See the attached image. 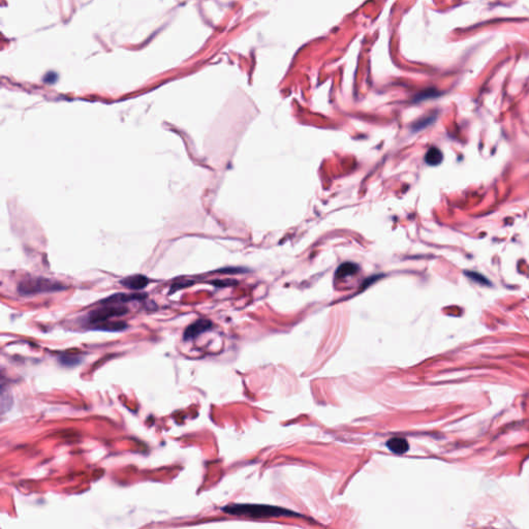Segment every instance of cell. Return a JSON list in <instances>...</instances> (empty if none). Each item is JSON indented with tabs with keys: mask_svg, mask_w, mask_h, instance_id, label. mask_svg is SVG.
I'll return each mask as SVG.
<instances>
[{
	"mask_svg": "<svg viewBox=\"0 0 529 529\" xmlns=\"http://www.w3.org/2000/svg\"><path fill=\"white\" fill-rule=\"evenodd\" d=\"M225 513L237 516H248L253 518H271V517H294L300 515L293 510L282 507L265 506V505H230L222 507Z\"/></svg>",
	"mask_w": 529,
	"mask_h": 529,
	"instance_id": "obj_1",
	"label": "cell"
},
{
	"mask_svg": "<svg viewBox=\"0 0 529 529\" xmlns=\"http://www.w3.org/2000/svg\"><path fill=\"white\" fill-rule=\"evenodd\" d=\"M67 290L63 283L46 277H28L18 285V293L21 296L56 293Z\"/></svg>",
	"mask_w": 529,
	"mask_h": 529,
	"instance_id": "obj_2",
	"label": "cell"
},
{
	"mask_svg": "<svg viewBox=\"0 0 529 529\" xmlns=\"http://www.w3.org/2000/svg\"><path fill=\"white\" fill-rule=\"evenodd\" d=\"M128 312V308L119 304H106L103 307L96 308L89 312L87 322L91 324H98L108 322L113 318H118L125 315Z\"/></svg>",
	"mask_w": 529,
	"mask_h": 529,
	"instance_id": "obj_3",
	"label": "cell"
},
{
	"mask_svg": "<svg viewBox=\"0 0 529 529\" xmlns=\"http://www.w3.org/2000/svg\"><path fill=\"white\" fill-rule=\"evenodd\" d=\"M213 324L211 321L207 319H200L194 322H192L191 324H189V326L185 329L184 334H183V339L184 341L196 339L198 336L201 335V334L210 330Z\"/></svg>",
	"mask_w": 529,
	"mask_h": 529,
	"instance_id": "obj_4",
	"label": "cell"
},
{
	"mask_svg": "<svg viewBox=\"0 0 529 529\" xmlns=\"http://www.w3.org/2000/svg\"><path fill=\"white\" fill-rule=\"evenodd\" d=\"M147 298L146 294H125V293H118L114 294L112 296L108 297V298L101 300L100 304H123L128 302L134 301H142Z\"/></svg>",
	"mask_w": 529,
	"mask_h": 529,
	"instance_id": "obj_5",
	"label": "cell"
},
{
	"mask_svg": "<svg viewBox=\"0 0 529 529\" xmlns=\"http://www.w3.org/2000/svg\"><path fill=\"white\" fill-rule=\"evenodd\" d=\"M120 283H121L123 286L127 287V289L129 290L140 291V290L145 289V287L148 285V283H149V279H148L145 275L135 274V275H131V276L123 278V279L120 280Z\"/></svg>",
	"mask_w": 529,
	"mask_h": 529,
	"instance_id": "obj_6",
	"label": "cell"
},
{
	"mask_svg": "<svg viewBox=\"0 0 529 529\" xmlns=\"http://www.w3.org/2000/svg\"><path fill=\"white\" fill-rule=\"evenodd\" d=\"M387 447L391 452L398 455H401L408 451V449H410V444H408L405 438L394 437L387 441Z\"/></svg>",
	"mask_w": 529,
	"mask_h": 529,
	"instance_id": "obj_7",
	"label": "cell"
},
{
	"mask_svg": "<svg viewBox=\"0 0 529 529\" xmlns=\"http://www.w3.org/2000/svg\"><path fill=\"white\" fill-rule=\"evenodd\" d=\"M359 269H360L359 266L355 263H350V262L343 263L338 267L335 276L336 278H345L347 276H352L358 273Z\"/></svg>",
	"mask_w": 529,
	"mask_h": 529,
	"instance_id": "obj_8",
	"label": "cell"
},
{
	"mask_svg": "<svg viewBox=\"0 0 529 529\" xmlns=\"http://www.w3.org/2000/svg\"><path fill=\"white\" fill-rule=\"evenodd\" d=\"M127 323L124 322H105L96 324L93 328L94 330L99 331H109V332H120L127 328Z\"/></svg>",
	"mask_w": 529,
	"mask_h": 529,
	"instance_id": "obj_9",
	"label": "cell"
},
{
	"mask_svg": "<svg viewBox=\"0 0 529 529\" xmlns=\"http://www.w3.org/2000/svg\"><path fill=\"white\" fill-rule=\"evenodd\" d=\"M442 160H443V154L438 149V148H436V147H431L430 149L427 151V153L425 155L426 163L431 165V166H435V165L440 164Z\"/></svg>",
	"mask_w": 529,
	"mask_h": 529,
	"instance_id": "obj_10",
	"label": "cell"
},
{
	"mask_svg": "<svg viewBox=\"0 0 529 529\" xmlns=\"http://www.w3.org/2000/svg\"><path fill=\"white\" fill-rule=\"evenodd\" d=\"M466 276L468 278H470V279H472L473 281H477L481 284H489V280L487 279V278L485 276H483L482 274L478 273V272H473V271H466L465 272Z\"/></svg>",
	"mask_w": 529,
	"mask_h": 529,
	"instance_id": "obj_11",
	"label": "cell"
},
{
	"mask_svg": "<svg viewBox=\"0 0 529 529\" xmlns=\"http://www.w3.org/2000/svg\"><path fill=\"white\" fill-rule=\"evenodd\" d=\"M434 120V117H427L425 119H422V120H419L415 124L413 125V129L414 132L416 131H420V129H423L424 127H426L427 125H429L432 121Z\"/></svg>",
	"mask_w": 529,
	"mask_h": 529,
	"instance_id": "obj_12",
	"label": "cell"
},
{
	"mask_svg": "<svg viewBox=\"0 0 529 529\" xmlns=\"http://www.w3.org/2000/svg\"><path fill=\"white\" fill-rule=\"evenodd\" d=\"M192 283H193L192 281H185V280L180 281V282H176V283H174V284L171 286V291H170V293L172 294V293H175L176 291L181 290V289H184V287L190 286Z\"/></svg>",
	"mask_w": 529,
	"mask_h": 529,
	"instance_id": "obj_13",
	"label": "cell"
},
{
	"mask_svg": "<svg viewBox=\"0 0 529 529\" xmlns=\"http://www.w3.org/2000/svg\"><path fill=\"white\" fill-rule=\"evenodd\" d=\"M436 95V92L435 90H427V91H424L422 92L421 94H419L416 96V100H423L425 98H428V97H433Z\"/></svg>",
	"mask_w": 529,
	"mask_h": 529,
	"instance_id": "obj_14",
	"label": "cell"
},
{
	"mask_svg": "<svg viewBox=\"0 0 529 529\" xmlns=\"http://www.w3.org/2000/svg\"><path fill=\"white\" fill-rule=\"evenodd\" d=\"M211 283L214 284L215 286L224 287V286H230L231 284H234L235 281H233V280H213Z\"/></svg>",
	"mask_w": 529,
	"mask_h": 529,
	"instance_id": "obj_15",
	"label": "cell"
}]
</instances>
